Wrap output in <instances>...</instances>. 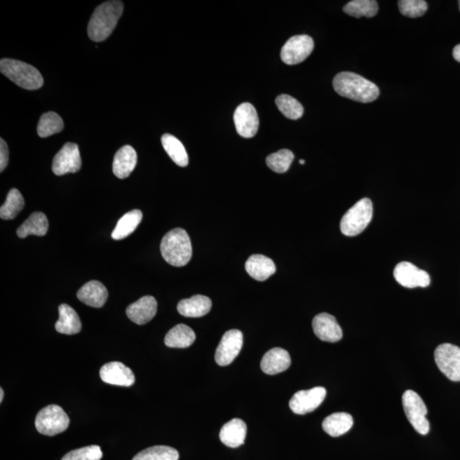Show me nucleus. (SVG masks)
I'll use <instances>...</instances> for the list:
<instances>
[{
  "instance_id": "obj_30",
  "label": "nucleus",
  "mask_w": 460,
  "mask_h": 460,
  "mask_svg": "<svg viewBox=\"0 0 460 460\" xmlns=\"http://www.w3.org/2000/svg\"><path fill=\"white\" fill-rule=\"evenodd\" d=\"M25 202L21 192L17 189H11L5 204L0 208V217L4 220L14 219L25 208Z\"/></svg>"
},
{
  "instance_id": "obj_34",
  "label": "nucleus",
  "mask_w": 460,
  "mask_h": 460,
  "mask_svg": "<svg viewBox=\"0 0 460 460\" xmlns=\"http://www.w3.org/2000/svg\"><path fill=\"white\" fill-rule=\"evenodd\" d=\"M277 108L285 117L290 120H299L304 114V107L295 97L289 95H280L276 99Z\"/></svg>"
},
{
  "instance_id": "obj_31",
  "label": "nucleus",
  "mask_w": 460,
  "mask_h": 460,
  "mask_svg": "<svg viewBox=\"0 0 460 460\" xmlns=\"http://www.w3.org/2000/svg\"><path fill=\"white\" fill-rule=\"evenodd\" d=\"M344 13L356 18H374L378 13V2L374 0H353L344 7Z\"/></svg>"
},
{
  "instance_id": "obj_40",
  "label": "nucleus",
  "mask_w": 460,
  "mask_h": 460,
  "mask_svg": "<svg viewBox=\"0 0 460 460\" xmlns=\"http://www.w3.org/2000/svg\"><path fill=\"white\" fill-rule=\"evenodd\" d=\"M3 398H4V391L3 388H0V402H3Z\"/></svg>"
},
{
  "instance_id": "obj_15",
  "label": "nucleus",
  "mask_w": 460,
  "mask_h": 460,
  "mask_svg": "<svg viewBox=\"0 0 460 460\" xmlns=\"http://www.w3.org/2000/svg\"><path fill=\"white\" fill-rule=\"evenodd\" d=\"M312 327L317 338L325 342L336 343L343 338L342 328L334 316L321 313L315 316L312 321Z\"/></svg>"
},
{
  "instance_id": "obj_18",
  "label": "nucleus",
  "mask_w": 460,
  "mask_h": 460,
  "mask_svg": "<svg viewBox=\"0 0 460 460\" xmlns=\"http://www.w3.org/2000/svg\"><path fill=\"white\" fill-rule=\"evenodd\" d=\"M289 353L281 348H273L264 356L261 360V370L269 375L278 374L291 366Z\"/></svg>"
},
{
  "instance_id": "obj_16",
  "label": "nucleus",
  "mask_w": 460,
  "mask_h": 460,
  "mask_svg": "<svg viewBox=\"0 0 460 460\" xmlns=\"http://www.w3.org/2000/svg\"><path fill=\"white\" fill-rule=\"evenodd\" d=\"M103 382L113 386L130 387L135 383L133 372L125 364L119 362L107 363L100 370Z\"/></svg>"
},
{
  "instance_id": "obj_5",
  "label": "nucleus",
  "mask_w": 460,
  "mask_h": 460,
  "mask_svg": "<svg viewBox=\"0 0 460 460\" xmlns=\"http://www.w3.org/2000/svg\"><path fill=\"white\" fill-rule=\"evenodd\" d=\"M374 208L368 198H363L344 214L340 222L341 232L346 236H356L364 231L372 218Z\"/></svg>"
},
{
  "instance_id": "obj_1",
  "label": "nucleus",
  "mask_w": 460,
  "mask_h": 460,
  "mask_svg": "<svg viewBox=\"0 0 460 460\" xmlns=\"http://www.w3.org/2000/svg\"><path fill=\"white\" fill-rule=\"evenodd\" d=\"M337 93L359 102H374L379 96V89L374 83L360 75L351 72H342L336 75L332 81Z\"/></svg>"
},
{
  "instance_id": "obj_26",
  "label": "nucleus",
  "mask_w": 460,
  "mask_h": 460,
  "mask_svg": "<svg viewBox=\"0 0 460 460\" xmlns=\"http://www.w3.org/2000/svg\"><path fill=\"white\" fill-rule=\"evenodd\" d=\"M354 424L352 416L347 412H335L324 419L323 428L325 432L332 438L347 433Z\"/></svg>"
},
{
  "instance_id": "obj_41",
  "label": "nucleus",
  "mask_w": 460,
  "mask_h": 460,
  "mask_svg": "<svg viewBox=\"0 0 460 460\" xmlns=\"http://www.w3.org/2000/svg\"><path fill=\"white\" fill-rule=\"evenodd\" d=\"M299 163H300L301 165H304V164H305V161H304V160H300V161H299Z\"/></svg>"
},
{
  "instance_id": "obj_22",
  "label": "nucleus",
  "mask_w": 460,
  "mask_h": 460,
  "mask_svg": "<svg viewBox=\"0 0 460 460\" xmlns=\"http://www.w3.org/2000/svg\"><path fill=\"white\" fill-rule=\"evenodd\" d=\"M212 300L203 295H194L182 299L177 304V311L182 316L198 318L208 314L212 309Z\"/></svg>"
},
{
  "instance_id": "obj_11",
  "label": "nucleus",
  "mask_w": 460,
  "mask_h": 460,
  "mask_svg": "<svg viewBox=\"0 0 460 460\" xmlns=\"http://www.w3.org/2000/svg\"><path fill=\"white\" fill-rule=\"evenodd\" d=\"M324 387H315L308 391H299L293 395L289 407L296 414L304 415L315 411L326 398Z\"/></svg>"
},
{
  "instance_id": "obj_25",
  "label": "nucleus",
  "mask_w": 460,
  "mask_h": 460,
  "mask_svg": "<svg viewBox=\"0 0 460 460\" xmlns=\"http://www.w3.org/2000/svg\"><path fill=\"white\" fill-rule=\"evenodd\" d=\"M48 218L41 212H34L17 230L20 238H26L30 235L43 236L48 232Z\"/></svg>"
},
{
  "instance_id": "obj_38",
  "label": "nucleus",
  "mask_w": 460,
  "mask_h": 460,
  "mask_svg": "<svg viewBox=\"0 0 460 460\" xmlns=\"http://www.w3.org/2000/svg\"><path fill=\"white\" fill-rule=\"evenodd\" d=\"M9 162V149L5 140H0V172H4Z\"/></svg>"
},
{
  "instance_id": "obj_21",
  "label": "nucleus",
  "mask_w": 460,
  "mask_h": 460,
  "mask_svg": "<svg viewBox=\"0 0 460 460\" xmlns=\"http://www.w3.org/2000/svg\"><path fill=\"white\" fill-rule=\"evenodd\" d=\"M247 432V424L243 420L234 419L222 427L219 438L225 446L236 448L244 444Z\"/></svg>"
},
{
  "instance_id": "obj_29",
  "label": "nucleus",
  "mask_w": 460,
  "mask_h": 460,
  "mask_svg": "<svg viewBox=\"0 0 460 460\" xmlns=\"http://www.w3.org/2000/svg\"><path fill=\"white\" fill-rule=\"evenodd\" d=\"M162 145L170 158L181 168L189 165L187 151L182 142L170 134H165L161 137Z\"/></svg>"
},
{
  "instance_id": "obj_8",
  "label": "nucleus",
  "mask_w": 460,
  "mask_h": 460,
  "mask_svg": "<svg viewBox=\"0 0 460 460\" xmlns=\"http://www.w3.org/2000/svg\"><path fill=\"white\" fill-rule=\"evenodd\" d=\"M436 365L447 379L460 381V348L451 344H440L435 351Z\"/></svg>"
},
{
  "instance_id": "obj_2",
  "label": "nucleus",
  "mask_w": 460,
  "mask_h": 460,
  "mask_svg": "<svg viewBox=\"0 0 460 460\" xmlns=\"http://www.w3.org/2000/svg\"><path fill=\"white\" fill-rule=\"evenodd\" d=\"M124 5L121 1H108L99 6L91 15L88 35L91 41L102 42L113 33L120 20Z\"/></svg>"
},
{
  "instance_id": "obj_33",
  "label": "nucleus",
  "mask_w": 460,
  "mask_h": 460,
  "mask_svg": "<svg viewBox=\"0 0 460 460\" xmlns=\"http://www.w3.org/2000/svg\"><path fill=\"white\" fill-rule=\"evenodd\" d=\"M180 453L168 446H154L140 452L133 460H178Z\"/></svg>"
},
{
  "instance_id": "obj_17",
  "label": "nucleus",
  "mask_w": 460,
  "mask_h": 460,
  "mask_svg": "<svg viewBox=\"0 0 460 460\" xmlns=\"http://www.w3.org/2000/svg\"><path fill=\"white\" fill-rule=\"evenodd\" d=\"M156 312L157 301L152 296L142 297L126 309L128 318L137 325L149 323L156 316Z\"/></svg>"
},
{
  "instance_id": "obj_3",
  "label": "nucleus",
  "mask_w": 460,
  "mask_h": 460,
  "mask_svg": "<svg viewBox=\"0 0 460 460\" xmlns=\"http://www.w3.org/2000/svg\"><path fill=\"white\" fill-rule=\"evenodd\" d=\"M161 252L165 262L172 266L182 267L192 257L191 241L184 229L170 230L161 241Z\"/></svg>"
},
{
  "instance_id": "obj_39",
  "label": "nucleus",
  "mask_w": 460,
  "mask_h": 460,
  "mask_svg": "<svg viewBox=\"0 0 460 460\" xmlns=\"http://www.w3.org/2000/svg\"><path fill=\"white\" fill-rule=\"evenodd\" d=\"M453 55L455 60L460 62V43L454 47Z\"/></svg>"
},
{
  "instance_id": "obj_42",
  "label": "nucleus",
  "mask_w": 460,
  "mask_h": 460,
  "mask_svg": "<svg viewBox=\"0 0 460 460\" xmlns=\"http://www.w3.org/2000/svg\"><path fill=\"white\" fill-rule=\"evenodd\" d=\"M459 11H460V1H459Z\"/></svg>"
},
{
  "instance_id": "obj_27",
  "label": "nucleus",
  "mask_w": 460,
  "mask_h": 460,
  "mask_svg": "<svg viewBox=\"0 0 460 460\" xmlns=\"http://www.w3.org/2000/svg\"><path fill=\"white\" fill-rule=\"evenodd\" d=\"M196 333L184 324H178L165 335V344L170 348L184 349L191 346L196 341Z\"/></svg>"
},
{
  "instance_id": "obj_13",
  "label": "nucleus",
  "mask_w": 460,
  "mask_h": 460,
  "mask_svg": "<svg viewBox=\"0 0 460 460\" xmlns=\"http://www.w3.org/2000/svg\"><path fill=\"white\" fill-rule=\"evenodd\" d=\"M396 281L404 288H427L431 283L429 273L410 262H400L394 269Z\"/></svg>"
},
{
  "instance_id": "obj_37",
  "label": "nucleus",
  "mask_w": 460,
  "mask_h": 460,
  "mask_svg": "<svg viewBox=\"0 0 460 460\" xmlns=\"http://www.w3.org/2000/svg\"><path fill=\"white\" fill-rule=\"evenodd\" d=\"M102 458L101 447L93 445L71 451L62 460H100Z\"/></svg>"
},
{
  "instance_id": "obj_36",
  "label": "nucleus",
  "mask_w": 460,
  "mask_h": 460,
  "mask_svg": "<svg viewBox=\"0 0 460 460\" xmlns=\"http://www.w3.org/2000/svg\"><path fill=\"white\" fill-rule=\"evenodd\" d=\"M398 6L400 13L411 18L422 17L428 9L424 0H400Z\"/></svg>"
},
{
  "instance_id": "obj_9",
  "label": "nucleus",
  "mask_w": 460,
  "mask_h": 460,
  "mask_svg": "<svg viewBox=\"0 0 460 460\" xmlns=\"http://www.w3.org/2000/svg\"><path fill=\"white\" fill-rule=\"evenodd\" d=\"M314 50V41L309 35H296L288 39L280 51L281 60L288 65H296L306 60Z\"/></svg>"
},
{
  "instance_id": "obj_28",
  "label": "nucleus",
  "mask_w": 460,
  "mask_h": 460,
  "mask_svg": "<svg viewBox=\"0 0 460 460\" xmlns=\"http://www.w3.org/2000/svg\"><path fill=\"white\" fill-rule=\"evenodd\" d=\"M142 219V213L140 210H133L126 213L120 220L118 221L116 227H115L112 238L115 241L125 239L133 234L140 224Z\"/></svg>"
},
{
  "instance_id": "obj_12",
  "label": "nucleus",
  "mask_w": 460,
  "mask_h": 460,
  "mask_svg": "<svg viewBox=\"0 0 460 460\" xmlns=\"http://www.w3.org/2000/svg\"><path fill=\"white\" fill-rule=\"evenodd\" d=\"M81 158L79 146L73 142H67L54 157L53 172L57 176L67 173H75L81 168Z\"/></svg>"
},
{
  "instance_id": "obj_20",
  "label": "nucleus",
  "mask_w": 460,
  "mask_h": 460,
  "mask_svg": "<svg viewBox=\"0 0 460 460\" xmlns=\"http://www.w3.org/2000/svg\"><path fill=\"white\" fill-rule=\"evenodd\" d=\"M77 297L79 301L88 306L102 308L108 299L109 293L102 283L90 280L79 289Z\"/></svg>"
},
{
  "instance_id": "obj_7",
  "label": "nucleus",
  "mask_w": 460,
  "mask_h": 460,
  "mask_svg": "<svg viewBox=\"0 0 460 460\" xmlns=\"http://www.w3.org/2000/svg\"><path fill=\"white\" fill-rule=\"evenodd\" d=\"M402 405L408 421L420 435L430 431L429 420L426 419L427 407L424 400L414 391H407L402 395Z\"/></svg>"
},
{
  "instance_id": "obj_14",
  "label": "nucleus",
  "mask_w": 460,
  "mask_h": 460,
  "mask_svg": "<svg viewBox=\"0 0 460 460\" xmlns=\"http://www.w3.org/2000/svg\"><path fill=\"white\" fill-rule=\"evenodd\" d=\"M234 121L237 133L245 138L255 137L259 130V116L251 103L245 102L238 106L234 114Z\"/></svg>"
},
{
  "instance_id": "obj_6",
  "label": "nucleus",
  "mask_w": 460,
  "mask_h": 460,
  "mask_svg": "<svg viewBox=\"0 0 460 460\" xmlns=\"http://www.w3.org/2000/svg\"><path fill=\"white\" fill-rule=\"evenodd\" d=\"M70 419L61 407L49 405L42 408L35 419L39 433L53 436L62 433L69 426Z\"/></svg>"
},
{
  "instance_id": "obj_23",
  "label": "nucleus",
  "mask_w": 460,
  "mask_h": 460,
  "mask_svg": "<svg viewBox=\"0 0 460 460\" xmlns=\"http://www.w3.org/2000/svg\"><path fill=\"white\" fill-rule=\"evenodd\" d=\"M249 276L259 281L266 280L276 271L273 261L269 257L261 255H252L245 265Z\"/></svg>"
},
{
  "instance_id": "obj_24",
  "label": "nucleus",
  "mask_w": 460,
  "mask_h": 460,
  "mask_svg": "<svg viewBox=\"0 0 460 460\" xmlns=\"http://www.w3.org/2000/svg\"><path fill=\"white\" fill-rule=\"evenodd\" d=\"M59 320L55 325V330L62 334L74 335L81 331V321L72 307L66 304L59 306Z\"/></svg>"
},
{
  "instance_id": "obj_19",
  "label": "nucleus",
  "mask_w": 460,
  "mask_h": 460,
  "mask_svg": "<svg viewBox=\"0 0 460 460\" xmlns=\"http://www.w3.org/2000/svg\"><path fill=\"white\" fill-rule=\"evenodd\" d=\"M137 154L132 146L126 145L115 154L113 172L121 180L128 177L136 168Z\"/></svg>"
},
{
  "instance_id": "obj_35",
  "label": "nucleus",
  "mask_w": 460,
  "mask_h": 460,
  "mask_svg": "<svg viewBox=\"0 0 460 460\" xmlns=\"http://www.w3.org/2000/svg\"><path fill=\"white\" fill-rule=\"evenodd\" d=\"M295 160V154L289 149H281L280 151L271 154L266 158L269 168L277 173L288 172Z\"/></svg>"
},
{
  "instance_id": "obj_4",
  "label": "nucleus",
  "mask_w": 460,
  "mask_h": 460,
  "mask_svg": "<svg viewBox=\"0 0 460 460\" xmlns=\"http://www.w3.org/2000/svg\"><path fill=\"white\" fill-rule=\"evenodd\" d=\"M0 71L23 89L38 90L43 84V79L39 71L26 62L4 58L0 61Z\"/></svg>"
},
{
  "instance_id": "obj_10",
  "label": "nucleus",
  "mask_w": 460,
  "mask_h": 460,
  "mask_svg": "<svg viewBox=\"0 0 460 460\" xmlns=\"http://www.w3.org/2000/svg\"><path fill=\"white\" fill-rule=\"evenodd\" d=\"M243 346V334L237 329L224 333L216 350L215 360L221 367L231 364Z\"/></svg>"
},
{
  "instance_id": "obj_32",
  "label": "nucleus",
  "mask_w": 460,
  "mask_h": 460,
  "mask_svg": "<svg viewBox=\"0 0 460 460\" xmlns=\"http://www.w3.org/2000/svg\"><path fill=\"white\" fill-rule=\"evenodd\" d=\"M63 128L65 124L60 115L55 112H48L42 115L39 121L37 132L39 137H47L61 133Z\"/></svg>"
}]
</instances>
